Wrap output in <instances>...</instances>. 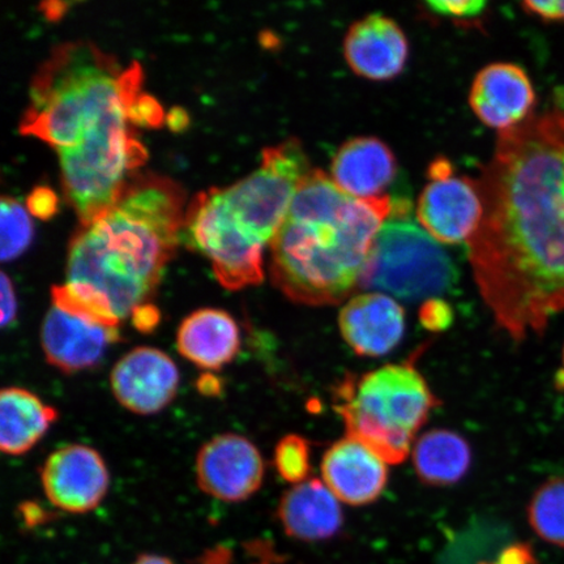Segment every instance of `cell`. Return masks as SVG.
Instances as JSON below:
<instances>
[{"label":"cell","instance_id":"cell-1","mask_svg":"<svg viewBox=\"0 0 564 564\" xmlns=\"http://www.w3.org/2000/svg\"><path fill=\"white\" fill-rule=\"evenodd\" d=\"M479 182L484 215L468 242L476 284L513 340L564 313V110L499 132Z\"/></svg>","mask_w":564,"mask_h":564},{"label":"cell","instance_id":"cell-2","mask_svg":"<svg viewBox=\"0 0 564 564\" xmlns=\"http://www.w3.org/2000/svg\"><path fill=\"white\" fill-rule=\"evenodd\" d=\"M143 83L138 62L122 67L90 42L56 46L34 75L20 131L59 153L63 186L82 225L115 206L147 151L127 126Z\"/></svg>","mask_w":564,"mask_h":564},{"label":"cell","instance_id":"cell-3","mask_svg":"<svg viewBox=\"0 0 564 564\" xmlns=\"http://www.w3.org/2000/svg\"><path fill=\"white\" fill-rule=\"evenodd\" d=\"M183 204L185 194L171 178L127 182L115 206L76 232L66 284L52 289L53 303L121 327L156 291L185 224Z\"/></svg>","mask_w":564,"mask_h":564},{"label":"cell","instance_id":"cell-4","mask_svg":"<svg viewBox=\"0 0 564 564\" xmlns=\"http://www.w3.org/2000/svg\"><path fill=\"white\" fill-rule=\"evenodd\" d=\"M392 210L390 196L356 199L312 169L271 242L274 286L306 306L347 300L361 288L378 232Z\"/></svg>","mask_w":564,"mask_h":564},{"label":"cell","instance_id":"cell-5","mask_svg":"<svg viewBox=\"0 0 564 564\" xmlns=\"http://www.w3.org/2000/svg\"><path fill=\"white\" fill-rule=\"evenodd\" d=\"M312 169L297 139L265 148L256 172L195 196L183 224L187 245L206 256L229 291L263 281V250L284 223L300 182Z\"/></svg>","mask_w":564,"mask_h":564},{"label":"cell","instance_id":"cell-6","mask_svg":"<svg viewBox=\"0 0 564 564\" xmlns=\"http://www.w3.org/2000/svg\"><path fill=\"white\" fill-rule=\"evenodd\" d=\"M335 400L348 436L387 464L405 460L419 430L440 405L412 359L361 377H345L336 387Z\"/></svg>","mask_w":564,"mask_h":564},{"label":"cell","instance_id":"cell-7","mask_svg":"<svg viewBox=\"0 0 564 564\" xmlns=\"http://www.w3.org/2000/svg\"><path fill=\"white\" fill-rule=\"evenodd\" d=\"M457 282L453 260L411 218V204L393 203L390 220L379 230L362 278V289H377L406 301L438 299Z\"/></svg>","mask_w":564,"mask_h":564},{"label":"cell","instance_id":"cell-8","mask_svg":"<svg viewBox=\"0 0 564 564\" xmlns=\"http://www.w3.org/2000/svg\"><path fill=\"white\" fill-rule=\"evenodd\" d=\"M430 182L417 204V217L430 236L444 245L469 242L482 220L479 182L455 175L451 161L436 159L427 171Z\"/></svg>","mask_w":564,"mask_h":564},{"label":"cell","instance_id":"cell-9","mask_svg":"<svg viewBox=\"0 0 564 564\" xmlns=\"http://www.w3.org/2000/svg\"><path fill=\"white\" fill-rule=\"evenodd\" d=\"M265 465L256 444L238 434L208 441L196 457V479L202 491L223 502H243L263 484Z\"/></svg>","mask_w":564,"mask_h":564},{"label":"cell","instance_id":"cell-10","mask_svg":"<svg viewBox=\"0 0 564 564\" xmlns=\"http://www.w3.org/2000/svg\"><path fill=\"white\" fill-rule=\"evenodd\" d=\"M41 484L55 509L88 513L102 503L110 476L96 449L84 444H69L46 458L41 469Z\"/></svg>","mask_w":564,"mask_h":564},{"label":"cell","instance_id":"cell-11","mask_svg":"<svg viewBox=\"0 0 564 564\" xmlns=\"http://www.w3.org/2000/svg\"><path fill=\"white\" fill-rule=\"evenodd\" d=\"M110 386L118 403L129 411L141 415L156 414L175 399L180 371L166 352L139 347L115 365Z\"/></svg>","mask_w":564,"mask_h":564},{"label":"cell","instance_id":"cell-12","mask_svg":"<svg viewBox=\"0 0 564 564\" xmlns=\"http://www.w3.org/2000/svg\"><path fill=\"white\" fill-rule=\"evenodd\" d=\"M121 333L94 317L53 305L41 328V345L46 361L66 373L96 368Z\"/></svg>","mask_w":564,"mask_h":564},{"label":"cell","instance_id":"cell-13","mask_svg":"<svg viewBox=\"0 0 564 564\" xmlns=\"http://www.w3.org/2000/svg\"><path fill=\"white\" fill-rule=\"evenodd\" d=\"M469 105L479 121L502 132L524 123L532 116L535 94L523 67L513 63H492L475 77Z\"/></svg>","mask_w":564,"mask_h":564},{"label":"cell","instance_id":"cell-14","mask_svg":"<svg viewBox=\"0 0 564 564\" xmlns=\"http://www.w3.org/2000/svg\"><path fill=\"white\" fill-rule=\"evenodd\" d=\"M344 55L356 75L372 82L392 80L406 66L408 39L397 21L371 13L349 28Z\"/></svg>","mask_w":564,"mask_h":564},{"label":"cell","instance_id":"cell-15","mask_svg":"<svg viewBox=\"0 0 564 564\" xmlns=\"http://www.w3.org/2000/svg\"><path fill=\"white\" fill-rule=\"evenodd\" d=\"M338 327L357 356L382 357L403 340L405 313L386 294H358L341 308Z\"/></svg>","mask_w":564,"mask_h":564},{"label":"cell","instance_id":"cell-16","mask_svg":"<svg viewBox=\"0 0 564 564\" xmlns=\"http://www.w3.org/2000/svg\"><path fill=\"white\" fill-rule=\"evenodd\" d=\"M322 476L338 500L356 507L376 502L388 484L383 458L348 435L324 454Z\"/></svg>","mask_w":564,"mask_h":564},{"label":"cell","instance_id":"cell-17","mask_svg":"<svg viewBox=\"0 0 564 564\" xmlns=\"http://www.w3.org/2000/svg\"><path fill=\"white\" fill-rule=\"evenodd\" d=\"M398 173L397 158L382 140L355 138L338 148L330 178L343 193L356 199L383 196Z\"/></svg>","mask_w":564,"mask_h":564},{"label":"cell","instance_id":"cell-18","mask_svg":"<svg viewBox=\"0 0 564 564\" xmlns=\"http://www.w3.org/2000/svg\"><path fill=\"white\" fill-rule=\"evenodd\" d=\"M278 518L289 538L303 542L330 540L344 525L338 499L317 478L289 489L280 500Z\"/></svg>","mask_w":564,"mask_h":564},{"label":"cell","instance_id":"cell-19","mask_svg":"<svg viewBox=\"0 0 564 564\" xmlns=\"http://www.w3.org/2000/svg\"><path fill=\"white\" fill-rule=\"evenodd\" d=\"M241 333L235 317L224 310L200 308L189 314L176 333V349L197 368L216 371L235 359Z\"/></svg>","mask_w":564,"mask_h":564},{"label":"cell","instance_id":"cell-20","mask_svg":"<svg viewBox=\"0 0 564 564\" xmlns=\"http://www.w3.org/2000/svg\"><path fill=\"white\" fill-rule=\"evenodd\" d=\"M55 408L24 388L7 387L0 393V448L11 456L31 451L53 423Z\"/></svg>","mask_w":564,"mask_h":564},{"label":"cell","instance_id":"cell-21","mask_svg":"<svg viewBox=\"0 0 564 564\" xmlns=\"http://www.w3.org/2000/svg\"><path fill=\"white\" fill-rule=\"evenodd\" d=\"M413 464L421 482L436 488L449 486L468 474L471 449L460 434L434 429L415 443Z\"/></svg>","mask_w":564,"mask_h":564},{"label":"cell","instance_id":"cell-22","mask_svg":"<svg viewBox=\"0 0 564 564\" xmlns=\"http://www.w3.org/2000/svg\"><path fill=\"white\" fill-rule=\"evenodd\" d=\"M528 521L540 539L564 547V476L547 479L534 491Z\"/></svg>","mask_w":564,"mask_h":564},{"label":"cell","instance_id":"cell-23","mask_svg":"<svg viewBox=\"0 0 564 564\" xmlns=\"http://www.w3.org/2000/svg\"><path fill=\"white\" fill-rule=\"evenodd\" d=\"M0 225H2V262L17 259L30 247L33 238V225L30 216L13 197L4 196L0 206Z\"/></svg>","mask_w":564,"mask_h":564},{"label":"cell","instance_id":"cell-24","mask_svg":"<svg viewBox=\"0 0 564 564\" xmlns=\"http://www.w3.org/2000/svg\"><path fill=\"white\" fill-rule=\"evenodd\" d=\"M310 443L297 434L285 435L274 448L273 464L279 476L286 482H305L312 470Z\"/></svg>","mask_w":564,"mask_h":564},{"label":"cell","instance_id":"cell-25","mask_svg":"<svg viewBox=\"0 0 564 564\" xmlns=\"http://www.w3.org/2000/svg\"><path fill=\"white\" fill-rule=\"evenodd\" d=\"M454 321L453 307L441 299H432L425 302L420 310V322L423 327L432 333H441L447 329Z\"/></svg>","mask_w":564,"mask_h":564},{"label":"cell","instance_id":"cell-26","mask_svg":"<svg viewBox=\"0 0 564 564\" xmlns=\"http://www.w3.org/2000/svg\"><path fill=\"white\" fill-rule=\"evenodd\" d=\"M426 9L440 17L455 20L475 19L484 13L488 3L484 0H460V2H427Z\"/></svg>","mask_w":564,"mask_h":564},{"label":"cell","instance_id":"cell-27","mask_svg":"<svg viewBox=\"0 0 564 564\" xmlns=\"http://www.w3.org/2000/svg\"><path fill=\"white\" fill-rule=\"evenodd\" d=\"M131 121L138 126L156 127L164 119V111L161 105L153 97L140 95L130 111Z\"/></svg>","mask_w":564,"mask_h":564},{"label":"cell","instance_id":"cell-28","mask_svg":"<svg viewBox=\"0 0 564 564\" xmlns=\"http://www.w3.org/2000/svg\"><path fill=\"white\" fill-rule=\"evenodd\" d=\"M26 207L34 217L48 220L58 210V197L52 188L37 187L28 196Z\"/></svg>","mask_w":564,"mask_h":564},{"label":"cell","instance_id":"cell-29","mask_svg":"<svg viewBox=\"0 0 564 564\" xmlns=\"http://www.w3.org/2000/svg\"><path fill=\"white\" fill-rule=\"evenodd\" d=\"M523 10L544 21L553 23H564V0H554V2H524L521 4Z\"/></svg>","mask_w":564,"mask_h":564},{"label":"cell","instance_id":"cell-30","mask_svg":"<svg viewBox=\"0 0 564 564\" xmlns=\"http://www.w3.org/2000/svg\"><path fill=\"white\" fill-rule=\"evenodd\" d=\"M160 316L161 315L156 306L152 305V303H145V305H141L133 310L131 319L133 327L140 330V333L151 334L159 326Z\"/></svg>","mask_w":564,"mask_h":564},{"label":"cell","instance_id":"cell-31","mask_svg":"<svg viewBox=\"0 0 564 564\" xmlns=\"http://www.w3.org/2000/svg\"><path fill=\"white\" fill-rule=\"evenodd\" d=\"M0 292H2V327H7L17 319L18 301L12 281L4 272L2 273V282H0Z\"/></svg>","mask_w":564,"mask_h":564},{"label":"cell","instance_id":"cell-32","mask_svg":"<svg viewBox=\"0 0 564 564\" xmlns=\"http://www.w3.org/2000/svg\"><path fill=\"white\" fill-rule=\"evenodd\" d=\"M498 564H533L531 549L525 545H514L505 550Z\"/></svg>","mask_w":564,"mask_h":564},{"label":"cell","instance_id":"cell-33","mask_svg":"<svg viewBox=\"0 0 564 564\" xmlns=\"http://www.w3.org/2000/svg\"><path fill=\"white\" fill-rule=\"evenodd\" d=\"M196 388L203 397L216 398L220 397L224 386L220 378L207 372L197 379Z\"/></svg>","mask_w":564,"mask_h":564},{"label":"cell","instance_id":"cell-34","mask_svg":"<svg viewBox=\"0 0 564 564\" xmlns=\"http://www.w3.org/2000/svg\"><path fill=\"white\" fill-rule=\"evenodd\" d=\"M167 124L176 132L185 130L188 124L187 112L181 108H174L167 115Z\"/></svg>","mask_w":564,"mask_h":564},{"label":"cell","instance_id":"cell-35","mask_svg":"<svg viewBox=\"0 0 564 564\" xmlns=\"http://www.w3.org/2000/svg\"><path fill=\"white\" fill-rule=\"evenodd\" d=\"M131 564H176L171 558L161 554H141Z\"/></svg>","mask_w":564,"mask_h":564},{"label":"cell","instance_id":"cell-36","mask_svg":"<svg viewBox=\"0 0 564 564\" xmlns=\"http://www.w3.org/2000/svg\"><path fill=\"white\" fill-rule=\"evenodd\" d=\"M556 382H558L560 387H564V347L562 352V369L558 373V377H556Z\"/></svg>","mask_w":564,"mask_h":564}]
</instances>
